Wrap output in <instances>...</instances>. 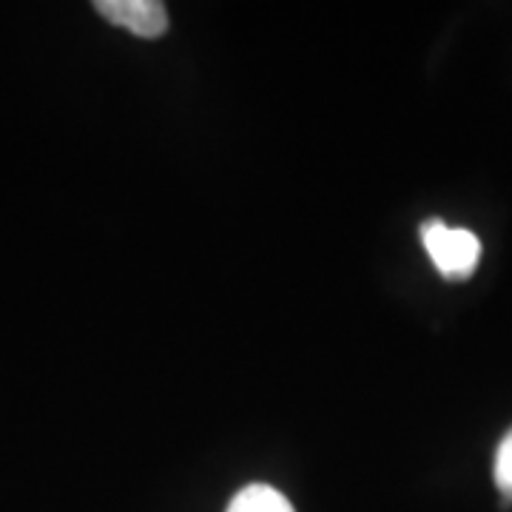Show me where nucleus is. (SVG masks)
Returning <instances> with one entry per match:
<instances>
[{
    "instance_id": "obj_2",
    "label": "nucleus",
    "mask_w": 512,
    "mask_h": 512,
    "mask_svg": "<svg viewBox=\"0 0 512 512\" xmlns=\"http://www.w3.org/2000/svg\"><path fill=\"white\" fill-rule=\"evenodd\" d=\"M97 15L134 37L157 40L168 32V12L160 0H97Z\"/></svg>"
},
{
    "instance_id": "obj_3",
    "label": "nucleus",
    "mask_w": 512,
    "mask_h": 512,
    "mask_svg": "<svg viewBox=\"0 0 512 512\" xmlns=\"http://www.w3.org/2000/svg\"><path fill=\"white\" fill-rule=\"evenodd\" d=\"M225 512H293V504L268 484H251L231 498Z\"/></svg>"
},
{
    "instance_id": "obj_4",
    "label": "nucleus",
    "mask_w": 512,
    "mask_h": 512,
    "mask_svg": "<svg viewBox=\"0 0 512 512\" xmlns=\"http://www.w3.org/2000/svg\"><path fill=\"white\" fill-rule=\"evenodd\" d=\"M493 478H495L498 493L504 495V501H507V504H512V427L507 430V436L501 439L498 450H495Z\"/></svg>"
},
{
    "instance_id": "obj_1",
    "label": "nucleus",
    "mask_w": 512,
    "mask_h": 512,
    "mask_svg": "<svg viewBox=\"0 0 512 512\" xmlns=\"http://www.w3.org/2000/svg\"><path fill=\"white\" fill-rule=\"evenodd\" d=\"M421 242L430 254L436 271L450 282H464L476 274L481 259V242L467 228H453L441 220H427L421 225Z\"/></svg>"
}]
</instances>
